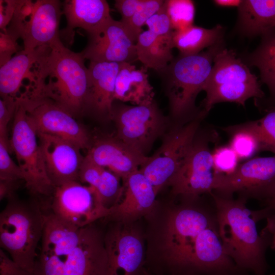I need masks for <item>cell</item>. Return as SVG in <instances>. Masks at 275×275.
I'll list each match as a JSON object with an SVG mask.
<instances>
[{"mask_svg": "<svg viewBox=\"0 0 275 275\" xmlns=\"http://www.w3.org/2000/svg\"><path fill=\"white\" fill-rule=\"evenodd\" d=\"M81 52L59 39L38 60L34 85L28 96L51 100L73 116L86 113L90 85L89 69Z\"/></svg>", "mask_w": 275, "mask_h": 275, "instance_id": "6da1fadb", "label": "cell"}, {"mask_svg": "<svg viewBox=\"0 0 275 275\" xmlns=\"http://www.w3.org/2000/svg\"><path fill=\"white\" fill-rule=\"evenodd\" d=\"M215 223L206 211L191 205L170 210L158 235V253L146 259L147 269L155 275H189L200 234Z\"/></svg>", "mask_w": 275, "mask_h": 275, "instance_id": "7a4b0ae2", "label": "cell"}, {"mask_svg": "<svg viewBox=\"0 0 275 275\" xmlns=\"http://www.w3.org/2000/svg\"><path fill=\"white\" fill-rule=\"evenodd\" d=\"M215 205V221L224 248L239 269L265 275L266 242L259 234L257 219L266 217L265 210L257 215L246 208L244 198L237 200L211 193Z\"/></svg>", "mask_w": 275, "mask_h": 275, "instance_id": "3957f363", "label": "cell"}, {"mask_svg": "<svg viewBox=\"0 0 275 275\" xmlns=\"http://www.w3.org/2000/svg\"><path fill=\"white\" fill-rule=\"evenodd\" d=\"M224 47L223 41L198 54H179L159 73L173 119L191 120L206 115L196 107L195 101L204 90L214 57Z\"/></svg>", "mask_w": 275, "mask_h": 275, "instance_id": "277c9868", "label": "cell"}, {"mask_svg": "<svg viewBox=\"0 0 275 275\" xmlns=\"http://www.w3.org/2000/svg\"><path fill=\"white\" fill-rule=\"evenodd\" d=\"M44 211L37 202L26 203L15 198L8 201L0 213L1 248L33 274L43 233Z\"/></svg>", "mask_w": 275, "mask_h": 275, "instance_id": "5b68a950", "label": "cell"}, {"mask_svg": "<svg viewBox=\"0 0 275 275\" xmlns=\"http://www.w3.org/2000/svg\"><path fill=\"white\" fill-rule=\"evenodd\" d=\"M202 111L206 115L214 105L235 102L243 106L251 98L263 100L265 94L258 78L233 50L224 47L216 54L204 86Z\"/></svg>", "mask_w": 275, "mask_h": 275, "instance_id": "8992f818", "label": "cell"}, {"mask_svg": "<svg viewBox=\"0 0 275 275\" xmlns=\"http://www.w3.org/2000/svg\"><path fill=\"white\" fill-rule=\"evenodd\" d=\"M10 151L14 152L23 174V181L34 196H51L54 186L46 172L37 131L25 108L17 99Z\"/></svg>", "mask_w": 275, "mask_h": 275, "instance_id": "52a82bcc", "label": "cell"}, {"mask_svg": "<svg viewBox=\"0 0 275 275\" xmlns=\"http://www.w3.org/2000/svg\"><path fill=\"white\" fill-rule=\"evenodd\" d=\"M200 118L171 129L159 148L139 169L157 195L169 184L186 159L197 134Z\"/></svg>", "mask_w": 275, "mask_h": 275, "instance_id": "ba28073f", "label": "cell"}, {"mask_svg": "<svg viewBox=\"0 0 275 275\" xmlns=\"http://www.w3.org/2000/svg\"><path fill=\"white\" fill-rule=\"evenodd\" d=\"M111 120L116 126V136L144 155L163 132L167 122L154 101L136 106L114 101Z\"/></svg>", "mask_w": 275, "mask_h": 275, "instance_id": "9c48e42d", "label": "cell"}, {"mask_svg": "<svg viewBox=\"0 0 275 275\" xmlns=\"http://www.w3.org/2000/svg\"><path fill=\"white\" fill-rule=\"evenodd\" d=\"M47 206L49 212L79 228L104 219L109 209L105 208L95 189L78 181H72L56 186Z\"/></svg>", "mask_w": 275, "mask_h": 275, "instance_id": "30bf717a", "label": "cell"}, {"mask_svg": "<svg viewBox=\"0 0 275 275\" xmlns=\"http://www.w3.org/2000/svg\"><path fill=\"white\" fill-rule=\"evenodd\" d=\"M213 190L229 197L234 193L268 200L275 193V155L239 164L229 175H216Z\"/></svg>", "mask_w": 275, "mask_h": 275, "instance_id": "8fae6325", "label": "cell"}, {"mask_svg": "<svg viewBox=\"0 0 275 275\" xmlns=\"http://www.w3.org/2000/svg\"><path fill=\"white\" fill-rule=\"evenodd\" d=\"M113 223L104 234L107 275H146V259L141 232L132 223Z\"/></svg>", "mask_w": 275, "mask_h": 275, "instance_id": "7c38bea8", "label": "cell"}, {"mask_svg": "<svg viewBox=\"0 0 275 275\" xmlns=\"http://www.w3.org/2000/svg\"><path fill=\"white\" fill-rule=\"evenodd\" d=\"M210 136L196 135L186 159L169 184L173 195L190 202L213 190L216 174L209 144Z\"/></svg>", "mask_w": 275, "mask_h": 275, "instance_id": "4fadbf2b", "label": "cell"}, {"mask_svg": "<svg viewBox=\"0 0 275 275\" xmlns=\"http://www.w3.org/2000/svg\"><path fill=\"white\" fill-rule=\"evenodd\" d=\"M37 132L69 141L81 149H88L92 140L87 130L70 113L50 99L40 97L20 96Z\"/></svg>", "mask_w": 275, "mask_h": 275, "instance_id": "5bb4252c", "label": "cell"}, {"mask_svg": "<svg viewBox=\"0 0 275 275\" xmlns=\"http://www.w3.org/2000/svg\"><path fill=\"white\" fill-rule=\"evenodd\" d=\"M87 35V45L80 52L85 60L131 64L138 60L136 41L120 21L111 17Z\"/></svg>", "mask_w": 275, "mask_h": 275, "instance_id": "9a60e30c", "label": "cell"}, {"mask_svg": "<svg viewBox=\"0 0 275 275\" xmlns=\"http://www.w3.org/2000/svg\"><path fill=\"white\" fill-rule=\"evenodd\" d=\"M119 197L104 219L112 222L133 223L151 213L156 205L154 189L139 170L122 179Z\"/></svg>", "mask_w": 275, "mask_h": 275, "instance_id": "2e32d148", "label": "cell"}, {"mask_svg": "<svg viewBox=\"0 0 275 275\" xmlns=\"http://www.w3.org/2000/svg\"><path fill=\"white\" fill-rule=\"evenodd\" d=\"M38 137L48 176L54 187L79 181L85 156L74 143L50 134L39 133Z\"/></svg>", "mask_w": 275, "mask_h": 275, "instance_id": "e0dca14e", "label": "cell"}, {"mask_svg": "<svg viewBox=\"0 0 275 275\" xmlns=\"http://www.w3.org/2000/svg\"><path fill=\"white\" fill-rule=\"evenodd\" d=\"M86 156L121 179L139 170L149 158L117 136L109 135L92 141Z\"/></svg>", "mask_w": 275, "mask_h": 275, "instance_id": "ac0fdd59", "label": "cell"}, {"mask_svg": "<svg viewBox=\"0 0 275 275\" xmlns=\"http://www.w3.org/2000/svg\"><path fill=\"white\" fill-rule=\"evenodd\" d=\"M104 233L94 224L84 228L79 245L65 259V275H107Z\"/></svg>", "mask_w": 275, "mask_h": 275, "instance_id": "d6986e66", "label": "cell"}, {"mask_svg": "<svg viewBox=\"0 0 275 275\" xmlns=\"http://www.w3.org/2000/svg\"><path fill=\"white\" fill-rule=\"evenodd\" d=\"M62 14L59 1H35L33 13L20 34L23 49L33 50L39 47L50 46L60 39L59 28Z\"/></svg>", "mask_w": 275, "mask_h": 275, "instance_id": "ffe728a7", "label": "cell"}, {"mask_svg": "<svg viewBox=\"0 0 275 275\" xmlns=\"http://www.w3.org/2000/svg\"><path fill=\"white\" fill-rule=\"evenodd\" d=\"M123 63L90 62V85L86 112L112 118L116 78Z\"/></svg>", "mask_w": 275, "mask_h": 275, "instance_id": "44dd1931", "label": "cell"}, {"mask_svg": "<svg viewBox=\"0 0 275 275\" xmlns=\"http://www.w3.org/2000/svg\"><path fill=\"white\" fill-rule=\"evenodd\" d=\"M62 12L67 25L60 31V37L70 45L73 42L75 29H82L88 33L112 17L105 0H65Z\"/></svg>", "mask_w": 275, "mask_h": 275, "instance_id": "7402d4cb", "label": "cell"}, {"mask_svg": "<svg viewBox=\"0 0 275 275\" xmlns=\"http://www.w3.org/2000/svg\"><path fill=\"white\" fill-rule=\"evenodd\" d=\"M49 46L39 47L33 50L22 49L16 53L0 68V94L1 98L17 99L21 95L20 90L28 85L25 91L33 87L36 76V67L40 57Z\"/></svg>", "mask_w": 275, "mask_h": 275, "instance_id": "603a6c76", "label": "cell"}, {"mask_svg": "<svg viewBox=\"0 0 275 275\" xmlns=\"http://www.w3.org/2000/svg\"><path fill=\"white\" fill-rule=\"evenodd\" d=\"M84 228L71 225L47 212L41 240V251L65 260L79 245Z\"/></svg>", "mask_w": 275, "mask_h": 275, "instance_id": "cb8c5ba5", "label": "cell"}, {"mask_svg": "<svg viewBox=\"0 0 275 275\" xmlns=\"http://www.w3.org/2000/svg\"><path fill=\"white\" fill-rule=\"evenodd\" d=\"M147 68L136 69L131 63H123L116 78L115 100L140 105L154 101L153 88Z\"/></svg>", "mask_w": 275, "mask_h": 275, "instance_id": "d4e9b609", "label": "cell"}, {"mask_svg": "<svg viewBox=\"0 0 275 275\" xmlns=\"http://www.w3.org/2000/svg\"><path fill=\"white\" fill-rule=\"evenodd\" d=\"M237 31L246 37L275 30V0H243L237 8Z\"/></svg>", "mask_w": 275, "mask_h": 275, "instance_id": "484cf974", "label": "cell"}, {"mask_svg": "<svg viewBox=\"0 0 275 275\" xmlns=\"http://www.w3.org/2000/svg\"><path fill=\"white\" fill-rule=\"evenodd\" d=\"M261 37L259 45L242 60L249 67H255L259 70V81L268 89L269 97L263 100L266 111L275 106V30Z\"/></svg>", "mask_w": 275, "mask_h": 275, "instance_id": "4316f807", "label": "cell"}, {"mask_svg": "<svg viewBox=\"0 0 275 275\" xmlns=\"http://www.w3.org/2000/svg\"><path fill=\"white\" fill-rule=\"evenodd\" d=\"M172 36L155 34L149 30L143 31L136 42L138 60L144 66L158 73L173 60Z\"/></svg>", "mask_w": 275, "mask_h": 275, "instance_id": "83f0119b", "label": "cell"}, {"mask_svg": "<svg viewBox=\"0 0 275 275\" xmlns=\"http://www.w3.org/2000/svg\"><path fill=\"white\" fill-rule=\"evenodd\" d=\"M224 27L219 24L212 29L193 25L183 30L174 31L173 46L182 55L198 54L204 49L224 41Z\"/></svg>", "mask_w": 275, "mask_h": 275, "instance_id": "f1b7e54d", "label": "cell"}, {"mask_svg": "<svg viewBox=\"0 0 275 275\" xmlns=\"http://www.w3.org/2000/svg\"><path fill=\"white\" fill-rule=\"evenodd\" d=\"M230 135L229 145L240 160H248L263 150L261 140L249 122L227 127Z\"/></svg>", "mask_w": 275, "mask_h": 275, "instance_id": "f546056e", "label": "cell"}, {"mask_svg": "<svg viewBox=\"0 0 275 275\" xmlns=\"http://www.w3.org/2000/svg\"><path fill=\"white\" fill-rule=\"evenodd\" d=\"M166 2L167 14L174 31L193 25L196 9L193 1L166 0Z\"/></svg>", "mask_w": 275, "mask_h": 275, "instance_id": "4dcf8cb0", "label": "cell"}, {"mask_svg": "<svg viewBox=\"0 0 275 275\" xmlns=\"http://www.w3.org/2000/svg\"><path fill=\"white\" fill-rule=\"evenodd\" d=\"M164 2L163 0H144L129 21L123 24L136 42L143 32L142 26L160 10Z\"/></svg>", "mask_w": 275, "mask_h": 275, "instance_id": "1f68e13d", "label": "cell"}, {"mask_svg": "<svg viewBox=\"0 0 275 275\" xmlns=\"http://www.w3.org/2000/svg\"><path fill=\"white\" fill-rule=\"evenodd\" d=\"M265 112L262 118L249 123L259 136L263 150L275 155V106Z\"/></svg>", "mask_w": 275, "mask_h": 275, "instance_id": "d6a6232c", "label": "cell"}, {"mask_svg": "<svg viewBox=\"0 0 275 275\" xmlns=\"http://www.w3.org/2000/svg\"><path fill=\"white\" fill-rule=\"evenodd\" d=\"M9 141L8 137H0V181H23L22 171L10 155Z\"/></svg>", "mask_w": 275, "mask_h": 275, "instance_id": "836d02e7", "label": "cell"}, {"mask_svg": "<svg viewBox=\"0 0 275 275\" xmlns=\"http://www.w3.org/2000/svg\"><path fill=\"white\" fill-rule=\"evenodd\" d=\"M213 167L217 175H229L239 166V159L234 150L229 145L216 148L212 152Z\"/></svg>", "mask_w": 275, "mask_h": 275, "instance_id": "e575fe53", "label": "cell"}, {"mask_svg": "<svg viewBox=\"0 0 275 275\" xmlns=\"http://www.w3.org/2000/svg\"><path fill=\"white\" fill-rule=\"evenodd\" d=\"M34 275H65V260L40 251L37 258Z\"/></svg>", "mask_w": 275, "mask_h": 275, "instance_id": "d590c367", "label": "cell"}, {"mask_svg": "<svg viewBox=\"0 0 275 275\" xmlns=\"http://www.w3.org/2000/svg\"><path fill=\"white\" fill-rule=\"evenodd\" d=\"M17 100L12 97H3L0 100V137H8L7 126L14 117Z\"/></svg>", "mask_w": 275, "mask_h": 275, "instance_id": "8d00e7d4", "label": "cell"}, {"mask_svg": "<svg viewBox=\"0 0 275 275\" xmlns=\"http://www.w3.org/2000/svg\"><path fill=\"white\" fill-rule=\"evenodd\" d=\"M17 39L11 35L0 32V66L8 62L19 51Z\"/></svg>", "mask_w": 275, "mask_h": 275, "instance_id": "74e56055", "label": "cell"}, {"mask_svg": "<svg viewBox=\"0 0 275 275\" xmlns=\"http://www.w3.org/2000/svg\"><path fill=\"white\" fill-rule=\"evenodd\" d=\"M0 275H34L24 269L0 249Z\"/></svg>", "mask_w": 275, "mask_h": 275, "instance_id": "f35d334b", "label": "cell"}, {"mask_svg": "<svg viewBox=\"0 0 275 275\" xmlns=\"http://www.w3.org/2000/svg\"><path fill=\"white\" fill-rule=\"evenodd\" d=\"M144 0H117L115 7L121 15L120 21L126 23L132 18Z\"/></svg>", "mask_w": 275, "mask_h": 275, "instance_id": "ab89813d", "label": "cell"}, {"mask_svg": "<svg viewBox=\"0 0 275 275\" xmlns=\"http://www.w3.org/2000/svg\"><path fill=\"white\" fill-rule=\"evenodd\" d=\"M18 0H0V29L1 32L6 33Z\"/></svg>", "mask_w": 275, "mask_h": 275, "instance_id": "60d3db41", "label": "cell"}, {"mask_svg": "<svg viewBox=\"0 0 275 275\" xmlns=\"http://www.w3.org/2000/svg\"><path fill=\"white\" fill-rule=\"evenodd\" d=\"M20 181H0V200L8 201L16 198L15 192L19 187Z\"/></svg>", "mask_w": 275, "mask_h": 275, "instance_id": "b9f144b4", "label": "cell"}, {"mask_svg": "<svg viewBox=\"0 0 275 275\" xmlns=\"http://www.w3.org/2000/svg\"><path fill=\"white\" fill-rule=\"evenodd\" d=\"M267 201V205L265 208L268 221L267 229L270 232L275 228V193Z\"/></svg>", "mask_w": 275, "mask_h": 275, "instance_id": "7bdbcfd3", "label": "cell"}, {"mask_svg": "<svg viewBox=\"0 0 275 275\" xmlns=\"http://www.w3.org/2000/svg\"><path fill=\"white\" fill-rule=\"evenodd\" d=\"M243 0H214L212 3L216 6L223 8H238Z\"/></svg>", "mask_w": 275, "mask_h": 275, "instance_id": "ee69618b", "label": "cell"}, {"mask_svg": "<svg viewBox=\"0 0 275 275\" xmlns=\"http://www.w3.org/2000/svg\"><path fill=\"white\" fill-rule=\"evenodd\" d=\"M146 275H155L147 270Z\"/></svg>", "mask_w": 275, "mask_h": 275, "instance_id": "f6af8a7d", "label": "cell"}, {"mask_svg": "<svg viewBox=\"0 0 275 275\" xmlns=\"http://www.w3.org/2000/svg\"><path fill=\"white\" fill-rule=\"evenodd\" d=\"M273 231L275 232V228H274V229L273 230Z\"/></svg>", "mask_w": 275, "mask_h": 275, "instance_id": "bcb514c9", "label": "cell"}, {"mask_svg": "<svg viewBox=\"0 0 275 275\" xmlns=\"http://www.w3.org/2000/svg\"><path fill=\"white\" fill-rule=\"evenodd\" d=\"M269 275H274V274H269Z\"/></svg>", "mask_w": 275, "mask_h": 275, "instance_id": "7dc6e473", "label": "cell"}]
</instances>
